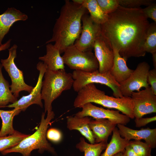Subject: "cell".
Here are the masks:
<instances>
[{
    "mask_svg": "<svg viewBox=\"0 0 156 156\" xmlns=\"http://www.w3.org/2000/svg\"><path fill=\"white\" fill-rule=\"evenodd\" d=\"M149 24L141 8L119 5L101 25V37L111 49L118 50L127 60L131 57H143L146 53L143 45Z\"/></svg>",
    "mask_w": 156,
    "mask_h": 156,
    "instance_id": "6da1fadb",
    "label": "cell"
},
{
    "mask_svg": "<svg viewBox=\"0 0 156 156\" xmlns=\"http://www.w3.org/2000/svg\"><path fill=\"white\" fill-rule=\"evenodd\" d=\"M87 10L82 5L66 0L61 9L60 14L53 29L51 39L46 44L54 42V46L64 53L68 47L74 44L81 31V18L87 14Z\"/></svg>",
    "mask_w": 156,
    "mask_h": 156,
    "instance_id": "7a4b0ae2",
    "label": "cell"
},
{
    "mask_svg": "<svg viewBox=\"0 0 156 156\" xmlns=\"http://www.w3.org/2000/svg\"><path fill=\"white\" fill-rule=\"evenodd\" d=\"M88 103H94L109 108L115 109L130 118L133 119L134 104L131 97L116 98L105 94V92L98 89L94 83L85 86L77 92L73 106L81 108Z\"/></svg>",
    "mask_w": 156,
    "mask_h": 156,
    "instance_id": "3957f363",
    "label": "cell"
},
{
    "mask_svg": "<svg viewBox=\"0 0 156 156\" xmlns=\"http://www.w3.org/2000/svg\"><path fill=\"white\" fill-rule=\"evenodd\" d=\"M45 114L42 113L39 126L34 133L24 139L16 146L1 152V153L4 155L11 153H18L23 156H30L32 151L38 149L40 153L46 151L53 155H57L55 149L47 141L46 136L49 125L55 115L53 111L47 114L45 118Z\"/></svg>",
    "mask_w": 156,
    "mask_h": 156,
    "instance_id": "277c9868",
    "label": "cell"
},
{
    "mask_svg": "<svg viewBox=\"0 0 156 156\" xmlns=\"http://www.w3.org/2000/svg\"><path fill=\"white\" fill-rule=\"evenodd\" d=\"M42 80L41 90L42 99L44 101V112L47 114L53 111V101L63 92L70 90L72 87L74 80L72 73H67L64 70H51L47 69Z\"/></svg>",
    "mask_w": 156,
    "mask_h": 156,
    "instance_id": "5b68a950",
    "label": "cell"
},
{
    "mask_svg": "<svg viewBox=\"0 0 156 156\" xmlns=\"http://www.w3.org/2000/svg\"><path fill=\"white\" fill-rule=\"evenodd\" d=\"M72 75L74 80L72 87L75 92H78L88 84L99 83L110 88L113 91L114 97L123 96L120 90L119 84L115 80L110 72L101 73L98 70L92 72L74 70Z\"/></svg>",
    "mask_w": 156,
    "mask_h": 156,
    "instance_id": "8992f818",
    "label": "cell"
},
{
    "mask_svg": "<svg viewBox=\"0 0 156 156\" xmlns=\"http://www.w3.org/2000/svg\"><path fill=\"white\" fill-rule=\"evenodd\" d=\"M64 53L62 57L64 64L71 69L86 72L98 70V62L92 51H81L74 44L67 48Z\"/></svg>",
    "mask_w": 156,
    "mask_h": 156,
    "instance_id": "52a82bcc",
    "label": "cell"
},
{
    "mask_svg": "<svg viewBox=\"0 0 156 156\" xmlns=\"http://www.w3.org/2000/svg\"><path fill=\"white\" fill-rule=\"evenodd\" d=\"M17 45L14 44L8 49V57L5 59H1V64L10 77L12 81L10 86L11 91L14 96L17 98L19 93L22 91L30 93L34 87L26 84L24 81L23 71L16 66L14 59L16 57Z\"/></svg>",
    "mask_w": 156,
    "mask_h": 156,
    "instance_id": "ba28073f",
    "label": "cell"
},
{
    "mask_svg": "<svg viewBox=\"0 0 156 156\" xmlns=\"http://www.w3.org/2000/svg\"><path fill=\"white\" fill-rule=\"evenodd\" d=\"M81 31L74 45L83 51H92L96 40L101 37V25L94 22L87 14L81 18Z\"/></svg>",
    "mask_w": 156,
    "mask_h": 156,
    "instance_id": "9c48e42d",
    "label": "cell"
},
{
    "mask_svg": "<svg viewBox=\"0 0 156 156\" xmlns=\"http://www.w3.org/2000/svg\"><path fill=\"white\" fill-rule=\"evenodd\" d=\"M150 66L146 62L138 64L130 76L125 80L120 83V89L122 95L125 97H131L135 91H139L142 88L149 86L147 81L148 73Z\"/></svg>",
    "mask_w": 156,
    "mask_h": 156,
    "instance_id": "30bf717a",
    "label": "cell"
},
{
    "mask_svg": "<svg viewBox=\"0 0 156 156\" xmlns=\"http://www.w3.org/2000/svg\"><path fill=\"white\" fill-rule=\"evenodd\" d=\"M81 108L82 110L76 113L75 116L79 118L89 116L94 119H107L117 125L120 124L125 125L130 121L129 117L120 113L118 110L106 109L94 105L91 103H86Z\"/></svg>",
    "mask_w": 156,
    "mask_h": 156,
    "instance_id": "8fae6325",
    "label": "cell"
},
{
    "mask_svg": "<svg viewBox=\"0 0 156 156\" xmlns=\"http://www.w3.org/2000/svg\"><path fill=\"white\" fill-rule=\"evenodd\" d=\"M131 97L133 103V112L135 119L156 112V95L150 86L139 91L133 92Z\"/></svg>",
    "mask_w": 156,
    "mask_h": 156,
    "instance_id": "7c38bea8",
    "label": "cell"
},
{
    "mask_svg": "<svg viewBox=\"0 0 156 156\" xmlns=\"http://www.w3.org/2000/svg\"><path fill=\"white\" fill-rule=\"evenodd\" d=\"M37 68L39 71V75L37 83L31 92L28 95L23 96L15 102L5 107L18 109L23 111L33 104H36L42 108L43 107L41 92L42 79L47 67L42 62H39L37 65Z\"/></svg>",
    "mask_w": 156,
    "mask_h": 156,
    "instance_id": "4fadbf2b",
    "label": "cell"
},
{
    "mask_svg": "<svg viewBox=\"0 0 156 156\" xmlns=\"http://www.w3.org/2000/svg\"><path fill=\"white\" fill-rule=\"evenodd\" d=\"M117 125L118 132L122 137L129 140L131 139L138 140H143L152 149L156 148V128L150 129L147 127L137 130L120 124Z\"/></svg>",
    "mask_w": 156,
    "mask_h": 156,
    "instance_id": "5bb4252c",
    "label": "cell"
},
{
    "mask_svg": "<svg viewBox=\"0 0 156 156\" xmlns=\"http://www.w3.org/2000/svg\"><path fill=\"white\" fill-rule=\"evenodd\" d=\"M93 49L99 64V71L101 73L110 72L114 62L113 50L109 47L101 37L95 41Z\"/></svg>",
    "mask_w": 156,
    "mask_h": 156,
    "instance_id": "9a60e30c",
    "label": "cell"
},
{
    "mask_svg": "<svg viewBox=\"0 0 156 156\" xmlns=\"http://www.w3.org/2000/svg\"><path fill=\"white\" fill-rule=\"evenodd\" d=\"M117 124L105 119L91 120L89 123L92 131L95 143L107 141Z\"/></svg>",
    "mask_w": 156,
    "mask_h": 156,
    "instance_id": "2e32d148",
    "label": "cell"
},
{
    "mask_svg": "<svg viewBox=\"0 0 156 156\" xmlns=\"http://www.w3.org/2000/svg\"><path fill=\"white\" fill-rule=\"evenodd\" d=\"M27 18L26 14L14 8H8L0 15V46L2 44L3 39L13 24L17 21H25Z\"/></svg>",
    "mask_w": 156,
    "mask_h": 156,
    "instance_id": "e0dca14e",
    "label": "cell"
},
{
    "mask_svg": "<svg viewBox=\"0 0 156 156\" xmlns=\"http://www.w3.org/2000/svg\"><path fill=\"white\" fill-rule=\"evenodd\" d=\"M46 53L39 59L46 66L47 69L55 71L65 69L64 64L59 50L51 43L46 46Z\"/></svg>",
    "mask_w": 156,
    "mask_h": 156,
    "instance_id": "ac0fdd59",
    "label": "cell"
},
{
    "mask_svg": "<svg viewBox=\"0 0 156 156\" xmlns=\"http://www.w3.org/2000/svg\"><path fill=\"white\" fill-rule=\"evenodd\" d=\"M91 120L89 116L79 118L75 116H68L66 117L67 127L70 130H78L90 144H94L95 140L89 126Z\"/></svg>",
    "mask_w": 156,
    "mask_h": 156,
    "instance_id": "d6986e66",
    "label": "cell"
},
{
    "mask_svg": "<svg viewBox=\"0 0 156 156\" xmlns=\"http://www.w3.org/2000/svg\"><path fill=\"white\" fill-rule=\"evenodd\" d=\"M114 60L110 73L116 82L120 83L127 79L131 75L133 70L129 68L126 60L119 54L118 50L113 49Z\"/></svg>",
    "mask_w": 156,
    "mask_h": 156,
    "instance_id": "ffe728a7",
    "label": "cell"
},
{
    "mask_svg": "<svg viewBox=\"0 0 156 156\" xmlns=\"http://www.w3.org/2000/svg\"><path fill=\"white\" fill-rule=\"evenodd\" d=\"M130 141L122 137L116 127L112 131L110 142L107 144L105 152L100 156H113L124 151L126 147L129 144Z\"/></svg>",
    "mask_w": 156,
    "mask_h": 156,
    "instance_id": "44dd1931",
    "label": "cell"
},
{
    "mask_svg": "<svg viewBox=\"0 0 156 156\" xmlns=\"http://www.w3.org/2000/svg\"><path fill=\"white\" fill-rule=\"evenodd\" d=\"M21 111V110L16 108L9 110L0 109V117L2 121L0 137L6 136L8 135H12L15 133L16 130L13 126V119L14 116L18 114Z\"/></svg>",
    "mask_w": 156,
    "mask_h": 156,
    "instance_id": "7402d4cb",
    "label": "cell"
},
{
    "mask_svg": "<svg viewBox=\"0 0 156 156\" xmlns=\"http://www.w3.org/2000/svg\"><path fill=\"white\" fill-rule=\"evenodd\" d=\"M90 14V16L95 23L101 25L107 21L108 14L104 12L97 0H82L81 5Z\"/></svg>",
    "mask_w": 156,
    "mask_h": 156,
    "instance_id": "603a6c76",
    "label": "cell"
},
{
    "mask_svg": "<svg viewBox=\"0 0 156 156\" xmlns=\"http://www.w3.org/2000/svg\"><path fill=\"white\" fill-rule=\"evenodd\" d=\"M79 142L76 145V148L80 151L83 152L84 156H100L103 150L106 149L107 141L98 143L89 144L83 137L80 138Z\"/></svg>",
    "mask_w": 156,
    "mask_h": 156,
    "instance_id": "cb8c5ba5",
    "label": "cell"
},
{
    "mask_svg": "<svg viewBox=\"0 0 156 156\" xmlns=\"http://www.w3.org/2000/svg\"><path fill=\"white\" fill-rule=\"evenodd\" d=\"M3 67L0 63V108L5 107L10 103H13L18 100L10 90L9 82L4 77L2 72Z\"/></svg>",
    "mask_w": 156,
    "mask_h": 156,
    "instance_id": "d4e9b609",
    "label": "cell"
},
{
    "mask_svg": "<svg viewBox=\"0 0 156 156\" xmlns=\"http://www.w3.org/2000/svg\"><path fill=\"white\" fill-rule=\"evenodd\" d=\"M30 135L22 133L16 131L12 135L0 137V152L16 146L23 140Z\"/></svg>",
    "mask_w": 156,
    "mask_h": 156,
    "instance_id": "484cf974",
    "label": "cell"
},
{
    "mask_svg": "<svg viewBox=\"0 0 156 156\" xmlns=\"http://www.w3.org/2000/svg\"><path fill=\"white\" fill-rule=\"evenodd\" d=\"M144 51L152 54L156 53V23L150 24L147 29L143 45Z\"/></svg>",
    "mask_w": 156,
    "mask_h": 156,
    "instance_id": "4316f807",
    "label": "cell"
},
{
    "mask_svg": "<svg viewBox=\"0 0 156 156\" xmlns=\"http://www.w3.org/2000/svg\"><path fill=\"white\" fill-rule=\"evenodd\" d=\"M129 145L138 156H151L152 148L145 142L138 140L130 141Z\"/></svg>",
    "mask_w": 156,
    "mask_h": 156,
    "instance_id": "83f0119b",
    "label": "cell"
},
{
    "mask_svg": "<svg viewBox=\"0 0 156 156\" xmlns=\"http://www.w3.org/2000/svg\"><path fill=\"white\" fill-rule=\"evenodd\" d=\"M97 1L103 11L107 14L114 12L120 5L118 0H97Z\"/></svg>",
    "mask_w": 156,
    "mask_h": 156,
    "instance_id": "f1b7e54d",
    "label": "cell"
},
{
    "mask_svg": "<svg viewBox=\"0 0 156 156\" xmlns=\"http://www.w3.org/2000/svg\"><path fill=\"white\" fill-rule=\"evenodd\" d=\"M119 5L126 8H138L142 5L148 6L155 3L153 0H118Z\"/></svg>",
    "mask_w": 156,
    "mask_h": 156,
    "instance_id": "f546056e",
    "label": "cell"
},
{
    "mask_svg": "<svg viewBox=\"0 0 156 156\" xmlns=\"http://www.w3.org/2000/svg\"><path fill=\"white\" fill-rule=\"evenodd\" d=\"M46 136L48 140L55 143L60 142L62 138L61 132L54 128H51L47 130Z\"/></svg>",
    "mask_w": 156,
    "mask_h": 156,
    "instance_id": "4dcf8cb0",
    "label": "cell"
},
{
    "mask_svg": "<svg viewBox=\"0 0 156 156\" xmlns=\"http://www.w3.org/2000/svg\"><path fill=\"white\" fill-rule=\"evenodd\" d=\"M142 11L147 18L153 20L156 23V4L154 3L144 8H142Z\"/></svg>",
    "mask_w": 156,
    "mask_h": 156,
    "instance_id": "1f68e13d",
    "label": "cell"
},
{
    "mask_svg": "<svg viewBox=\"0 0 156 156\" xmlns=\"http://www.w3.org/2000/svg\"><path fill=\"white\" fill-rule=\"evenodd\" d=\"M147 81L148 85H151L152 90L156 95V69L155 68L148 71Z\"/></svg>",
    "mask_w": 156,
    "mask_h": 156,
    "instance_id": "d6a6232c",
    "label": "cell"
},
{
    "mask_svg": "<svg viewBox=\"0 0 156 156\" xmlns=\"http://www.w3.org/2000/svg\"><path fill=\"white\" fill-rule=\"evenodd\" d=\"M156 120V116L148 118H140L138 119H135L134 121L135 127H144L148 124Z\"/></svg>",
    "mask_w": 156,
    "mask_h": 156,
    "instance_id": "836d02e7",
    "label": "cell"
},
{
    "mask_svg": "<svg viewBox=\"0 0 156 156\" xmlns=\"http://www.w3.org/2000/svg\"><path fill=\"white\" fill-rule=\"evenodd\" d=\"M124 156H138L129 145L125 148L124 152Z\"/></svg>",
    "mask_w": 156,
    "mask_h": 156,
    "instance_id": "e575fe53",
    "label": "cell"
},
{
    "mask_svg": "<svg viewBox=\"0 0 156 156\" xmlns=\"http://www.w3.org/2000/svg\"><path fill=\"white\" fill-rule=\"evenodd\" d=\"M11 41V39H9L0 46V51L8 49L10 47Z\"/></svg>",
    "mask_w": 156,
    "mask_h": 156,
    "instance_id": "d590c367",
    "label": "cell"
},
{
    "mask_svg": "<svg viewBox=\"0 0 156 156\" xmlns=\"http://www.w3.org/2000/svg\"><path fill=\"white\" fill-rule=\"evenodd\" d=\"M152 55L154 68L156 69V53L152 54Z\"/></svg>",
    "mask_w": 156,
    "mask_h": 156,
    "instance_id": "8d00e7d4",
    "label": "cell"
},
{
    "mask_svg": "<svg viewBox=\"0 0 156 156\" xmlns=\"http://www.w3.org/2000/svg\"><path fill=\"white\" fill-rule=\"evenodd\" d=\"M124 151L118 153L116 154L113 156H124Z\"/></svg>",
    "mask_w": 156,
    "mask_h": 156,
    "instance_id": "74e56055",
    "label": "cell"
}]
</instances>
